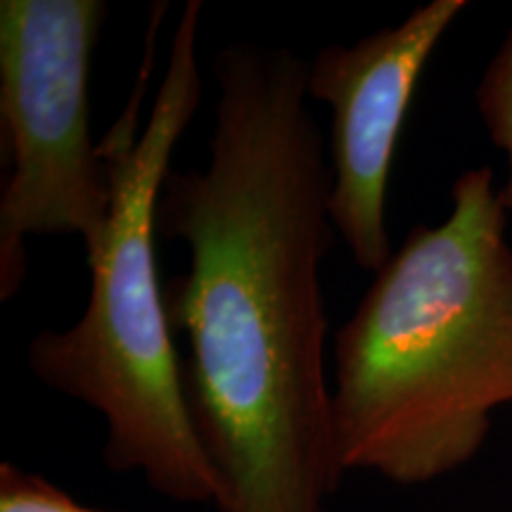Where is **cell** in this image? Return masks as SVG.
Wrapping results in <instances>:
<instances>
[{
    "label": "cell",
    "mask_w": 512,
    "mask_h": 512,
    "mask_svg": "<svg viewBox=\"0 0 512 512\" xmlns=\"http://www.w3.org/2000/svg\"><path fill=\"white\" fill-rule=\"evenodd\" d=\"M306 67L285 46H223L207 164L171 171L157 202V235L190 252L164 304L221 512H328L344 477L320 278L332 178Z\"/></svg>",
    "instance_id": "obj_1"
},
{
    "label": "cell",
    "mask_w": 512,
    "mask_h": 512,
    "mask_svg": "<svg viewBox=\"0 0 512 512\" xmlns=\"http://www.w3.org/2000/svg\"><path fill=\"white\" fill-rule=\"evenodd\" d=\"M491 166L451 185L437 226H415L332 342L342 475L399 486L470 463L512 403V245Z\"/></svg>",
    "instance_id": "obj_2"
},
{
    "label": "cell",
    "mask_w": 512,
    "mask_h": 512,
    "mask_svg": "<svg viewBox=\"0 0 512 512\" xmlns=\"http://www.w3.org/2000/svg\"><path fill=\"white\" fill-rule=\"evenodd\" d=\"M202 0H188L169 43V60L150 114L140 117L155 57L152 12L138 83L121 117L100 140L112 209L98 252L86 261L91 292L67 328L31 337L27 366L43 387L83 403L105 422L102 460L140 475L159 496L226 505V489L197 437L183 387V361L157 268V202L171 157L202 105Z\"/></svg>",
    "instance_id": "obj_3"
},
{
    "label": "cell",
    "mask_w": 512,
    "mask_h": 512,
    "mask_svg": "<svg viewBox=\"0 0 512 512\" xmlns=\"http://www.w3.org/2000/svg\"><path fill=\"white\" fill-rule=\"evenodd\" d=\"M105 0H0V302L22 290L34 238H105L112 185L91 136V72Z\"/></svg>",
    "instance_id": "obj_4"
},
{
    "label": "cell",
    "mask_w": 512,
    "mask_h": 512,
    "mask_svg": "<svg viewBox=\"0 0 512 512\" xmlns=\"http://www.w3.org/2000/svg\"><path fill=\"white\" fill-rule=\"evenodd\" d=\"M467 0H432L361 41L330 43L309 60L306 95L330 110V219L351 261L375 275L394 254L389 178L425 67Z\"/></svg>",
    "instance_id": "obj_5"
},
{
    "label": "cell",
    "mask_w": 512,
    "mask_h": 512,
    "mask_svg": "<svg viewBox=\"0 0 512 512\" xmlns=\"http://www.w3.org/2000/svg\"><path fill=\"white\" fill-rule=\"evenodd\" d=\"M475 105L491 143L508 162V178L498 188V200L505 214L512 216V27L479 76Z\"/></svg>",
    "instance_id": "obj_6"
},
{
    "label": "cell",
    "mask_w": 512,
    "mask_h": 512,
    "mask_svg": "<svg viewBox=\"0 0 512 512\" xmlns=\"http://www.w3.org/2000/svg\"><path fill=\"white\" fill-rule=\"evenodd\" d=\"M0 512H102L83 505L50 479L22 470L15 463L0 465Z\"/></svg>",
    "instance_id": "obj_7"
}]
</instances>
